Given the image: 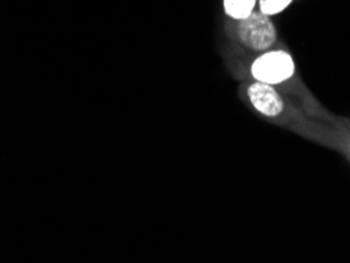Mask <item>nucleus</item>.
<instances>
[{
  "mask_svg": "<svg viewBox=\"0 0 350 263\" xmlns=\"http://www.w3.org/2000/svg\"><path fill=\"white\" fill-rule=\"evenodd\" d=\"M295 71L292 57L282 51H273L260 55L251 66V74L256 81L265 82V84H281L291 79Z\"/></svg>",
  "mask_w": 350,
  "mask_h": 263,
  "instance_id": "1",
  "label": "nucleus"
},
{
  "mask_svg": "<svg viewBox=\"0 0 350 263\" xmlns=\"http://www.w3.org/2000/svg\"><path fill=\"white\" fill-rule=\"evenodd\" d=\"M239 37L248 48L264 51L275 43L276 30L267 14L253 12L248 18L240 20Z\"/></svg>",
  "mask_w": 350,
  "mask_h": 263,
  "instance_id": "2",
  "label": "nucleus"
},
{
  "mask_svg": "<svg viewBox=\"0 0 350 263\" xmlns=\"http://www.w3.org/2000/svg\"><path fill=\"white\" fill-rule=\"evenodd\" d=\"M248 96L251 105L267 117L280 115L284 109V102H282L281 96L270 84H265V82L257 81L256 84H251L248 87Z\"/></svg>",
  "mask_w": 350,
  "mask_h": 263,
  "instance_id": "3",
  "label": "nucleus"
},
{
  "mask_svg": "<svg viewBox=\"0 0 350 263\" xmlns=\"http://www.w3.org/2000/svg\"><path fill=\"white\" fill-rule=\"evenodd\" d=\"M224 12L232 19L241 20L254 12L257 0H223Z\"/></svg>",
  "mask_w": 350,
  "mask_h": 263,
  "instance_id": "4",
  "label": "nucleus"
},
{
  "mask_svg": "<svg viewBox=\"0 0 350 263\" xmlns=\"http://www.w3.org/2000/svg\"><path fill=\"white\" fill-rule=\"evenodd\" d=\"M291 2L292 0H259V7L262 13L271 16V14L281 13L282 10L289 7Z\"/></svg>",
  "mask_w": 350,
  "mask_h": 263,
  "instance_id": "5",
  "label": "nucleus"
}]
</instances>
